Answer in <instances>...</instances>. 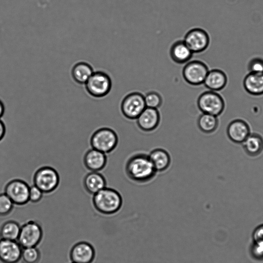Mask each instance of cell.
<instances>
[{
    "label": "cell",
    "instance_id": "obj_10",
    "mask_svg": "<svg viewBox=\"0 0 263 263\" xmlns=\"http://www.w3.org/2000/svg\"><path fill=\"white\" fill-rule=\"evenodd\" d=\"M183 40L193 53L205 51L210 43L208 33L200 28L190 29L186 32Z\"/></svg>",
    "mask_w": 263,
    "mask_h": 263
},
{
    "label": "cell",
    "instance_id": "obj_31",
    "mask_svg": "<svg viewBox=\"0 0 263 263\" xmlns=\"http://www.w3.org/2000/svg\"><path fill=\"white\" fill-rule=\"evenodd\" d=\"M43 194L39 187L33 184L29 187V200L33 203L38 202L42 199Z\"/></svg>",
    "mask_w": 263,
    "mask_h": 263
},
{
    "label": "cell",
    "instance_id": "obj_13",
    "mask_svg": "<svg viewBox=\"0 0 263 263\" xmlns=\"http://www.w3.org/2000/svg\"><path fill=\"white\" fill-rule=\"evenodd\" d=\"M138 127L142 131L150 132L158 126L160 115L158 109L146 107L136 119Z\"/></svg>",
    "mask_w": 263,
    "mask_h": 263
},
{
    "label": "cell",
    "instance_id": "obj_21",
    "mask_svg": "<svg viewBox=\"0 0 263 263\" xmlns=\"http://www.w3.org/2000/svg\"><path fill=\"white\" fill-rule=\"evenodd\" d=\"M148 155L157 172L165 171L171 164V156L169 153L163 148L154 149Z\"/></svg>",
    "mask_w": 263,
    "mask_h": 263
},
{
    "label": "cell",
    "instance_id": "obj_15",
    "mask_svg": "<svg viewBox=\"0 0 263 263\" xmlns=\"http://www.w3.org/2000/svg\"><path fill=\"white\" fill-rule=\"evenodd\" d=\"M92 246L86 242H80L71 249L70 257L73 263H90L95 257Z\"/></svg>",
    "mask_w": 263,
    "mask_h": 263
},
{
    "label": "cell",
    "instance_id": "obj_5",
    "mask_svg": "<svg viewBox=\"0 0 263 263\" xmlns=\"http://www.w3.org/2000/svg\"><path fill=\"white\" fill-rule=\"evenodd\" d=\"M197 103L198 108L202 113L215 116L220 115L225 107L222 96L217 91L210 90L200 94Z\"/></svg>",
    "mask_w": 263,
    "mask_h": 263
},
{
    "label": "cell",
    "instance_id": "obj_7",
    "mask_svg": "<svg viewBox=\"0 0 263 263\" xmlns=\"http://www.w3.org/2000/svg\"><path fill=\"white\" fill-rule=\"evenodd\" d=\"M145 108L144 96L138 92H133L126 95L121 104L123 115L130 120L136 119Z\"/></svg>",
    "mask_w": 263,
    "mask_h": 263
},
{
    "label": "cell",
    "instance_id": "obj_1",
    "mask_svg": "<svg viewBox=\"0 0 263 263\" xmlns=\"http://www.w3.org/2000/svg\"><path fill=\"white\" fill-rule=\"evenodd\" d=\"M125 171L131 180L139 183L151 181L157 173L148 155L142 153L131 156L126 163Z\"/></svg>",
    "mask_w": 263,
    "mask_h": 263
},
{
    "label": "cell",
    "instance_id": "obj_17",
    "mask_svg": "<svg viewBox=\"0 0 263 263\" xmlns=\"http://www.w3.org/2000/svg\"><path fill=\"white\" fill-rule=\"evenodd\" d=\"M228 83L226 72L220 69L209 70L203 84L210 90L218 91L223 89Z\"/></svg>",
    "mask_w": 263,
    "mask_h": 263
},
{
    "label": "cell",
    "instance_id": "obj_27",
    "mask_svg": "<svg viewBox=\"0 0 263 263\" xmlns=\"http://www.w3.org/2000/svg\"><path fill=\"white\" fill-rule=\"evenodd\" d=\"M22 257L25 263H36L40 259V253L35 247L24 248Z\"/></svg>",
    "mask_w": 263,
    "mask_h": 263
},
{
    "label": "cell",
    "instance_id": "obj_2",
    "mask_svg": "<svg viewBox=\"0 0 263 263\" xmlns=\"http://www.w3.org/2000/svg\"><path fill=\"white\" fill-rule=\"evenodd\" d=\"M92 200L95 209L105 214L116 213L122 204V196L119 192L107 187L93 195Z\"/></svg>",
    "mask_w": 263,
    "mask_h": 263
},
{
    "label": "cell",
    "instance_id": "obj_6",
    "mask_svg": "<svg viewBox=\"0 0 263 263\" xmlns=\"http://www.w3.org/2000/svg\"><path fill=\"white\" fill-rule=\"evenodd\" d=\"M111 80L109 76L103 71L93 72L87 82L85 87L92 97L101 98L106 96L111 88Z\"/></svg>",
    "mask_w": 263,
    "mask_h": 263
},
{
    "label": "cell",
    "instance_id": "obj_9",
    "mask_svg": "<svg viewBox=\"0 0 263 263\" xmlns=\"http://www.w3.org/2000/svg\"><path fill=\"white\" fill-rule=\"evenodd\" d=\"M30 186L24 180L13 179L6 184L4 193L9 197L14 204L22 205L29 200Z\"/></svg>",
    "mask_w": 263,
    "mask_h": 263
},
{
    "label": "cell",
    "instance_id": "obj_32",
    "mask_svg": "<svg viewBox=\"0 0 263 263\" xmlns=\"http://www.w3.org/2000/svg\"><path fill=\"white\" fill-rule=\"evenodd\" d=\"M252 242L263 246V224L257 226L252 233Z\"/></svg>",
    "mask_w": 263,
    "mask_h": 263
},
{
    "label": "cell",
    "instance_id": "obj_34",
    "mask_svg": "<svg viewBox=\"0 0 263 263\" xmlns=\"http://www.w3.org/2000/svg\"><path fill=\"white\" fill-rule=\"evenodd\" d=\"M4 112L5 106L2 101L0 100V119L3 116Z\"/></svg>",
    "mask_w": 263,
    "mask_h": 263
},
{
    "label": "cell",
    "instance_id": "obj_4",
    "mask_svg": "<svg viewBox=\"0 0 263 263\" xmlns=\"http://www.w3.org/2000/svg\"><path fill=\"white\" fill-rule=\"evenodd\" d=\"M60 180L58 172L50 166H43L38 168L33 176V184L44 194L54 192L59 186Z\"/></svg>",
    "mask_w": 263,
    "mask_h": 263
},
{
    "label": "cell",
    "instance_id": "obj_20",
    "mask_svg": "<svg viewBox=\"0 0 263 263\" xmlns=\"http://www.w3.org/2000/svg\"><path fill=\"white\" fill-rule=\"evenodd\" d=\"M245 90L255 96L263 95V73L249 72L243 81Z\"/></svg>",
    "mask_w": 263,
    "mask_h": 263
},
{
    "label": "cell",
    "instance_id": "obj_24",
    "mask_svg": "<svg viewBox=\"0 0 263 263\" xmlns=\"http://www.w3.org/2000/svg\"><path fill=\"white\" fill-rule=\"evenodd\" d=\"M197 124L201 132L210 134L214 132L217 129L218 121L217 116L202 113L198 119Z\"/></svg>",
    "mask_w": 263,
    "mask_h": 263
},
{
    "label": "cell",
    "instance_id": "obj_3",
    "mask_svg": "<svg viewBox=\"0 0 263 263\" xmlns=\"http://www.w3.org/2000/svg\"><path fill=\"white\" fill-rule=\"evenodd\" d=\"M118 143V137L115 130L109 127H101L91 135L90 144L91 148L105 154L112 152Z\"/></svg>",
    "mask_w": 263,
    "mask_h": 263
},
{
    "label": "cell",
    "instance_id": "obj_8",
    "mask_svg": "<svg viewBox=\"0 0 263 263\" xmlns=\"http://www.w3.org/2000/svg\"><path fill=\"white\" fill-rule=\"evenodd\" d=\"M209 71L205 63L200 60H193L185 65L182 70V76L187 83L198 86L203 84Z\"/></svg>",
    "mask_w": 263,
    "mask_h": 263
},
{
    "label": "cell",
    "instance_id": "obj_26",
    "mask_svg": "<svg viewBox=\"0 0 263 263\" xmlns=\"http://www.w3.org/2000/svg\"><path fill=\"white\" fill-rule=\"evenodd\" d=\"M144 101L146 107L158 109L162 104V98L159 93L150 91L144 96Z\"/></svg>",
    "mask_w": 263,
    "mask_h": 263
},
{
    "label": "cell",
    "instance_id": "obj_19",
    "mask_svg": "<svg viewBox=\"0 0 263 263\" xmlns=\"http://www.w3.org/2000/svg\"><path fill=\"white\" fill-rule=\"evenodd\" d=\"M170 54L174 62L182 64L186 63L191 60L193 53L183 40H178L172 45Z\"/></svg>",
    "mask_w": 263,
    "mask_h": 263
},
{
    "label": "cell",
    "instance_id": "obj_23",
    "mask_svg": "<svg viewBox=\"0 0 263 263\" xmlns=\"http://www.w3.org/2000/svg\"><path fill=\"white\" fill-rule=\"evenodd\" d=\"M93 73L91 66L85 62L76 64L71 71L72 78L79 84H85Z\"/></svg>",
    "mask_w": 263,
    "mask_h": 263
},
{
    "label": "cell",
    "instance_id": "obj_28",
    "mask_svg": "<svg viewBox=\"0 0 263 263\" xmlns=\"http://www.w3.org/2000/svg\"><path fill=\"white\" fill-rule=\"evenodd\" d=\"M14 203L5 193L0 194V216H5L11 212Z\"/></svg>",
    "mask_w": 263,
    "mask_h": 263
},
{
    "label": "cell",
    "instance_id": "obj_18",
    "mask_svg": "<svg viewBox=\"0 0 263 263\" xmlns=\"http://www.w3.org/2000/svg\"><path fill=\"white\" fill-rule=\"evenodd\" d=\"M83 185L86 191L94 195L106 187V180L99 172H90L83 179Z\"/></svg>",
    "mask_w": 263,
    "mask_h": 263
},
{
    "label": "cell",
    "instance_id": "obj_25",
    "mask_svg": "<svg viewBox=\"0 0 263 263\" xmlns=\"http://www.w3.org/2000/svg\"><path fill=\"white\" fill-rule=\"evenodd\" d=\"M21 228L14 221H8L3 224L0 230L2 239L15 240L18 238Z\"/></svg>",
    "mask_w": 263,
    "mask_h": 263
},
{
    "label": "cell",
    "instance_id": "obj_16",
    "mask_svg": "<svg viewBox=\"0 0 263 263\" xmlns=\"http://www.w3.org/2000/svg\"><path fill=\"white\" fill-rule=\"evenodd\" d=\"M227 134L232 141L236 143H242L250 134V129L245 121L236 119L229 124Z\"/></svg>",
    "mask_w": 263,
    "mask_h": 263
},
{
    "label": "cell",
    "instance_id": "obj_30",
    "mask_svg": "<svg viewBox=\"0 0 263 263\" xmlns=\"http://www.w3.org/2000/svg\"><path fill=\"white\" fill-rule=\"evenodd\" d=\"M250 254L254 260L263 261V246L252 242L250 248Z\"/></svg>",
    "mask_w": 263,
    "mask_h": 263
},
{
    "label": "cell",
    "instance_id": "obj_29",
    "mask_svg": "<svg viewBox=\"0 0 263 263\" xmlns=\"http://www.w3.org/2000/svg\"><path fill=\"white\" fill-rule=\"evenodd\" d=\"M247 67L249 72L263 73V58L253 57L249 61Z\"/></svg>",
    "mask_w": 263,
    "mask_h": 263
},
{
    "label": "cell",
    "instance_id": "obj_33",
    "mask_svg": "<svg viewBox=\"0 0 263 263\" xmlns=\"http://www.w3.org/2000/svg\"><path fill=\"white\" fill-rule=\"evenodd\" d=\"M6 134V126L4 123L0 119V141L3 139Z\"/></svg>",
    "mask_w": 263,
    "mask_h": 263
},
{
    "label": "cell",
    "instance_id": "obj_22",
    "mask_svg": "<svg viewBox=\"0 0 263 263\" xmlns=\"http://www.w3.org/2000/svg\"><path fill=\"white\" fill-rule=\"evenodd\" d=\"M242 143L246 153L251 156H258L263 150V138L258 134H250Z\"/></svg>",
    "mask_w": 263,
    "mask_h": 263
},
{
    "label": "cell",
    "instance_id": "obj_12",
    "mask_svg": "<svg viewBox=\"0 0 263 263\" xmlns=\"http://www.w3.org/2000/svg\"><path fill=\"white\" fill-rule=\"evenodd\" d=\"M15 240H0V260L3 263H17L22 257V250Z\"/></svg>",
    "mask_w": 263,
    "mask_h": 263
},
{
    "label": "cell",
    "instance_id": "obj_35",
    "mask_svg": "<svg viewBox=\"0 0 263 263\" xmlns=\"http://www.w3.org/2000/svg\"><path fill=\"white\" fill-rule=\"evenodd\" d=\"M72 263H73V262H72Z\"/></svg>",
    "mask_w": 263,
    "mask_h": 263
},
{
    "label": "cell",
    "instance_id": "obj_11",
    "mask_svg": "<svg viewBox=\"0 0 263 263\" xmlns=\"http://www.w3.org/2000/svg\"><path fill=\"white\" fill-rule=\"evenodd\" d=\"M42 231L36 222L31 221L25 224L20 230L18 243L23 248L35 247L41 241Z\"/></svg>",
    "mask_w": 263,
    "mask_h": 263
},
{
    "label": "cell",
    "instance_id": "obj_14",
    "mask_svg": "<svg viewBox=\"0 0 263 263\" xmlns=\"http://www.w3.org/2000/svg\"><path fill=\"white\" fill-rule=\"evenodd\" d=\"M107 161L106 154L91 148L88 149L83 157L85 167L90 172H99L106 166Z\"/></svg>",
    "mask_w": 263,
    "mask_h": 263
}]
</instances>
